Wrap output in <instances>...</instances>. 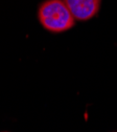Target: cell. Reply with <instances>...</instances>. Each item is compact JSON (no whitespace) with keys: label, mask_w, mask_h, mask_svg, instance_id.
<instances>
[{"label":"cell","mask_w":117,"mask_h":132,"mask_svg":"<svg viewBox=\"0 0 117 132\" xmlns=\"http://www.w3.org/2000/svg\"><path fill=\"white\" fill-rule=\"evenodd\" d=\"M67 7L76 20H89L97 14L100 0H64Z\"/></svg>","instance_id":"cell-2"},{"label":"cell","mask_w":117,"mask_h":132,"mask_svg":"<svg viewBox=\"0 0 117 132\" xmlns=\"http://www.w3.org/2000/svg\"><path fill=\"white\" fill-rule=\"evenodd\" d=\"M38 17L43 27L51 32L70 29L75 20L64 0H46L39 9Z\"/></svg>","instance_id":"cell-1"}]
</instances>
